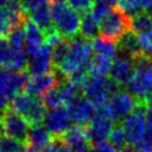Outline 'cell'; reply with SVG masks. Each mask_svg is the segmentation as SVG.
Returning a JSON list of instances; mask_svg holds the SVG:
<instances>
[{
    "label": "cell",
    "mask_w": 152,
    "mask_h": 152,
    "mask_svg": "<svg viewBox=\"0 0 152 152\" xmlns=\"http://www.w3.org/2000/svg\"><path fill=\"white\" fill-rule=\"evenodd\" d=\"M93 49L90 40L83 37H75L69 40V50L64 59L55 68L58 75L66 77L68 75L81 70H89V62L91 59Z\"/></svg>",
    "instance_id": "1"
},
{
    "label": "cell",
    "mask_w": 152,
    "mask_h": 152,
    "mask_svg": "<svg viewBox=\"0 0 152 152\" xmlns=\"http://www.w3.org/2000/svg\"><path fill=\"white\" fill-rule=\"evenodd\" d=\"M119 89L120 86L110 77L96 75L93 72H88L81 84L82 94L94 106L106 103L107 100Z\"/></svg>",
    "instance_id": "2"
},
{
    "label": "cell",
    "mask_w": 152,
    "mask_h": 152,
    "mask_svg": "<svg viewBox=\"0 0 152 152\" xmlns=\"http://www.w3.org/2000/svg\"><path fill=\"white\" fill-rule=\"evenodd\" d=\"M50 11L53 27L62 37L66 39H72L78 36L81 25V17L78 12L72 10L64 1L51 4Z\"/></svg>",
    "instance_id": "3"
},
{
    "label": "cell",
    "mask_w": 152,
    "mask_h": 152,
    "mask_svg": "<svg viewBox=\"0 0 152 152\" xmlns=\"http://www.w3.org/2000/svg\"><path fill=\"white\" fill-rule=\"evenodd\" d=\"M133 62L134 70L126 86L129 94L138 100H144L152 91V63L145 56H140Z\"/></svg>",
    "instance_id": "4"
},
{
    "label": "cell",
    "mask_w": 152,
    "mask_h": 152,
    "mask_svg": "<svg viewBox=\"0 0 152 152\" xmlns=\"http://www.w3.org/2000/svg\"><path fill=\"white\" fill-rule=\"evenodd\" d=\"M10 107L15 113L25 118L30 126L42 124L46 113V107L43 101L25 91L15 94L10 102Z\"/></svg>",
    "instance_id": "5"
},
{
    "label": "cell",
    "mask_w": 152,
    "mask_h": 152,
    "mask_svg": "<svg viewBox=\"0 0 152 152\" xmlns=\"http://www.w3.org/2000/svg\"><path fill=\"white\" fill-rule=\"evenodd\" d=\"M100 34L118 42L126 32L131 30V17H128L118 5L112 6L109 12L99 23Z\"/></svg>",
    "instance_id": "6"
},
{
    "label": "cell",
    "mask_w": 152,
    "mask_h": 152,
    "mask_svg": "<svg viewBox=\"0 0 152 152\" xmlns=\"http://www.w3.org/2000/svg\"><path fill=\"white\" fill-rule=\"evenodd\" d=\"M139 100L135 99L132 94L119 89L106 102L108 115L114 122L122 121L134 110Z\"/></svg>",
    "instance_id": "7"
},
{
    "label": "cell",
    "mask_w": 152,
    "mask_h": 152,
    "mask_svg": "<svg viewBox=\"0 0 152 152\" xmlns=\"http://www.w3.org/2000/svg\"><path fill=\"white\" fill-rule=\"evenodd\" d=\"M0 127L4 135L17 139L21 142H26V138L30 129V124L20 114L13 109L7 108L0 115Z\"/></svg>",
    "instance_id": "8"
},
{
    "label": "cell",
    "mask_w": 152,
    "mask_h": 152,
    "mask_svg": "<svg viewBox=\"0 0 152 152\" xmlns=\"http://www.w3.org/2000/svg\"><path fill=\"white\" fill-rule=\"evenodd\" d=\"M146 109L147 106L142 100H139L134 110L122 120V129L126 134L127 141L131 144L137 142L146 131Z\"/></svg>",
    "instance_id": "9"
},
{
    "label": "cell",
    "mask_w": 152,
    "mask_h": 152,
    "mask_svg": "<svg viewBox=\"0 0 152 152\" xmlns=\"http://www.w3.org/2000/svg\"><path fill=\"white\" fill-rule=\"evenodd\" d=\"M28 74L26 70L13 71L7 68H0V96L7 97L10 101L20 91H24Z\"/></svg>",
    "instance_id": "10"
},
{
    "label": "cell",
    "mask_w": 152,
    "mask_h": 152,
    "mask_svg": "<svg viewBox=\"0 0 152 152\" xmlns=\"http://www.w3.org/2000/svg\"><path fill=\"white\" fill-rule=\"evenodd\" d=\"M63 152H89L90 142L86 135L84 127L75 125L62 137L57 138Z\"/></svg>",
    "instance_id": "11"
},
{
    "label": "cell",
    "mask_w": 152,
    "mask_h": 152,
    "mask_svg": "<svg viewBox=\"0 0 152 152\" xmlns=\"http://www.w3.org/2000/svg\"><path fill=\"white\" fill-rule=\"evenodd\" d=\"M114 127V121L104 114H94L93 118L86 124L84 132L91 144L101 142L108 139L110 131Z\"/></svg>",
    "instance_id": "12"
},
{
    "label": "cell",
    "mask_w": 152,
    "mask_h": 152,
    "mask_svg": "<svg viewBox=\"0 0 152 152\" xmlns=\"http://www.w3.org/2000/svg\"><path fill=\"white\" fill-rule=\"evenodd\" d=\"M43 121H44V126L52 134L55 139L62 137L70 128V122H71L66 108H63L62 106L50 108V110L45 113Z\"/></svg>",
    "instance_id": "13"
},
{
    "label": "cell",
    "mask_w": 152,
    "mask_h": 152,
    "mask_svg": "<svg viewBox=\"0 0 152 152\" xmlns=\"http://www.w3.org/2000/svg\"><path fill=\"white\" fill-rule=\"evenodd\" d=\"M66 112L75 125L84 126L94 115V104L82 95L72 99L66 103Z\"/></svg>",
    "instance_id": "14"
},
{
    "label": "cell",
    "mask_w": 152,
    "mask_h": 152,
    "mask_svg": "<svg viewBox=\"0 0 152 152\" xmlns=\"http://www.w3.org/2000/svg\"><path fill=\"white\" fill-rule=\"evenodd\" d=\"M59 81L61 80L58 78L57 71H49L40 75H33L32 77H28L24 91L32 96L39 97L43 94H45L49 89L57 86Z\"/></svg>",
    "instance_id": "15"
},
{
    "label": "cell",
    "mask_w": 152,
    "mask_h": 152,
    "mask_svg": "<svg viewBox=\"0 0 152 152\" xmlns=\"http://www.w3.org/2000/svg\"><path fill=\"white\" fill-rule=\"evenodd\" d=\"M52 66V46L44 43L38 51L31 55L26 71L32 75H40L51 71Z\"/></svg>",
    "instance_id": "16"
},
{
    "label": "cell",
    "mask_w": 152,
    "mask_h": 152,
    "mask_svg": "<svg viewBox=\"0 0 152 152\" xmlns=\"http://www.w3.org/2000/svg\"><path fill=\"white\" fill-rule=\"evenodd\" d=\"M134 70V62L126 55L114 57L109 70V77L119 86H126Z\"/></svg>",
    "instance_id": "17"
},
{
    "label": "cell",
    "mask_w": 152,
    "mask_h": 152,
    "mask_svg": "<svg viewBox=\"0 0 152 152\" xmlns=\"http://www.w3.org/2000/svg\"><path fill=\"white\" fill-rule=\"evenodd\" d=\"M53 141H55V138L46 129V127L38 124V125L30 126L25 145L34 148L36 151H42L45 147H48L50 144H52Z\"/></svg>",
    "instance_id": "18"
},
{
    "label": "cell",
    "mask_w": 152,
    "mask_h": 152,
    "mask_svg": "<svg viewBox=\"0 0 152 152\" xmlns=\"http://www.w3.org/2000/svg\"><path fill=\"white\" fill-rule=\"evenodd\" d=\"M25 51L27 55H32L40 49V46L45 43V34L44 32L30 19L25 21Z\"/></svg>",
    "instance_id": "19"
},
{
    "label": "cell",
    "mask_w": 152,
    "mask_h": 152,
    "mask_svg": "<svg viewBox=\"0 0 152 152\" xmlns=\"http://www.w3.org/2000/svg\"><path fill=\"white\" fill-rule=\"evenodd\" d=\"M28 18L31 21H33L44 33L53 28V23H52V17H51V11L48 5V2L31 10L27 12Z\"/></svg>",
    "instance_id": "20"
},
{
    "label": "cell",
    "mask_w": 152,
    "mask_h": 152,
    "mask_svg": "<svg viewBox=\"0 0 152 152\" xmlns=\"http://www.w3.org/2000/svg\"><path fill=\"white\" fill-rule=\"evenodd\" d=\"M118 42H119V50L122 52V55L128 56L133 61L137 59L138 57L142 56L140 45L138 42V36L132 30L126 32Z\"/></svg>",
    "instance_id": "21"
},
{
    "label": "cell",
    "mask_w": 152,
    "mask_h": 152,
    "mask_svg": "<svg viewBox=\"0 0 152 152\" xmlns=\"http://www.w3.org/2000/svg\"><path fill=\"white\" fill-rule=\"evenodd\" d=\"M27 63H28V57L23 48H11L5 68L13 71L26 70Z\"/></svg>",
    "instance_id": "22"
},
{
    "label": "cell",
    "mask_w": 152,
    "mask_h": 152,
    "mask_svg": "<svg viewBox=\"0 0 152 152\" xmlns=\"http://www.w3.org/2000/svg\"><path fill=\"white\" fill-rule=\"evenodd\" d=\"M90 45L93 49V52H95V55H102V56H107L109 58H114L118 46L115 44V42L100 36V37H95L94 39L90 40Z\"/></svg>",
    "instance_id": "23"
},
{
    "label": "cell",
    "mask_w": 152,
    "mask_h": 152,
    "mask_svg": "<svg viewBox=\"0 0 152 152\" xmlns=\"http://www.w3.org/2000/svg\"><path fill=\"white\" fill-rule=\"evenodd\" d=\"M80 33L81 37L91 40L100 33V26L99 21L91 15L90 12H87L81 18V25H80Z\"/></svg>",
    "instance_id": "24"
},
{
    "label": "cell",
    "mask_w": 152,
    "mask_h": 152,
    "mask_svg": "<svg viewBox=\"0 0 152 152\" xmlns=\"http://www.w3.org/2000/svg\"><path fill=\"white\" fill-rule=\"evenodd\" d=\"M112 61H113V58H109L107 56L95 55L94 57H91V59L89 62V72L107 76L109 74V70L112 66Z\"/></svg>",
    "instance_id": "25"
},
{
    "label": "cell",
    "mask_w": 152,
    "mask_h": 152,
    "mask_svg": "<svg viewBox=\"0 0 152 152\" xmlns=\"http://www.w3.org/2000/svg\"><path fill=\"white\" fill-rule=\"evenodd\" d=\"M152 28V15L146 11L131 17V30L134 33H140Z\"/></svg>",
    "instance_id": "26"
},
{
    "label": "cell",
    "mask_w": 152,
    "mask_h": 152,
    "mask_svg": "<svg viewBox=\"0 0 152 152\" xmlns=\"http://www.w3.org/2000/svg\"><path fill=\"white\" fill-rule=\"evenodd\" d=\"M42 101L48 108H55L64 104V100L62 96V91L59 89V86H55L53 88L49 89L45 94L42 95Z\"/></svg>",
    "instance_id": "27"
},
{
    "label": "cell",
    "mask_w": 152,
    "mask_h": 152,
    "mask_svg": "<svg viewBox=\"0 0 152 152\" xmlns=\"http://www.w3.org/2000/svg\"><path fill=\"white\" fill-rule=\"evenodd\" d=\"M25 37H26V32H25V23H24L23 25L13 27L7 34L6 40L11 48H23L25 43Z\"/></svg>",
    "instance_id": "28"
},
{
    "label": "cell",
    "mask_w": 152,
    "mask_h": 152,
    "mask_svg": "<svg viewBox=\"0 0 152 152\" xmlns=\"http://www.w3.org/2000/svg\"><path fill=\"white\" fill-rule=\"evenodd\" d=\"M137 36H138V42H139L142 56L151 59L152 58V28L140 32Z\"/></svg>",
    "instance_id": "29"
},
{
    "label": "cell",
    "mask_w": 152,
    "mask_h": 152,
    "mask_svg": "<svg viewBox=\"0 0 152 152\" xmlns=\"http://www.w3.org/2000/svg\"><path fill=\"white\" fill-rule=\"evenodd\" d=\"M108 140L116 150H121L124 146H126L127 138H126V134L120 125H116L113 127V129L110 131V133L108 135Z\"/></svg>",
    "instance_id": "30"
},
{
    "label": "cell",
    "mask_w": 152,
    "mask_h": 152,
    "mask_svg": "<svg viewBox=\"0 0 152 152\" xmlns=\"http://www.w3.org/2000/svg\"><path fill=\"white\" fill-rule=\"evenodd\" d=\"M24 146V142L6 135L0 139V152H20Z\"/></svg>",
    "instance_id": "31"
},
{
    "label": "cell",
    "mask_w": 152,
    "mask_h": 152,
    "mask_svg": "<svg viewBox=\"0 0 152 152\" xmlns=\"http://www.w3.org/2000/svg\"><path fill=\"white\" fill-rule=\"evenodd\" d=\"M110 7H112V6L107 5L106 2H103V1H101V0H94V4H93V6H91V8H90L89 12H90L91 15L100 23L101 19L109 12Z\"/></svg>",
    "instance_id": "32"
},
{
    "label": "cell",
    "mask_w": 152,
    "mask_h": 152,
    "mask_svg": "<svg viewBox=\"0 0 152 152\" xmlns=\"http://www.w3.org/2000/svg\"><path fill=\"white\" fill-rule=\"evenodd\" d=\"M66 1L72 10H75L81 14L89 12L94 4V0H66Z\"/></svg>",
    "instance_id": "33"
},
{
    "label": "cell",
    "mask_w": 152,
    "mask_h": 152,
    "mask_svg": "<svg viewBox=\"0 0 152 152\" xmlns=\"http://www.w3.org/2000/svg\"><path fill=\"white\" fill-rule=\"evenodd\" d=\"M89 152H116V148L109 141L104 140L101 142L93 144V146H90Z\"/></svg>",
    "instance_id": "34"
},
{
    "label": "cell",
    "mask_w": 152,
    "mask_h": 152,
    "mask_svg": "<svg viewBox=\"0 0 152 152\" xmlns=\"http://www.w3.org/2000/svg\"><path fill=\"white\" fill-rule=\"evenodd\" d=\"M10 45L5 38H0V68H5L8 53H10Z\"/></svg>",
    "instance_id": "35"
},
{
    "label": "cell",
    "mask_w": 152,
    "mask_h": 152,
    "mask_svg": "<svg viewBox=\"0 0 152 152\" xmlns=\"http://www.w3.org/2000/svg\"><path fill=\"white\" fill-rule=\"evenodd\" d=\"M19 1H20L21 6L24 7V10L26 12H28V11H31V10H33V8L38 7V6L48 2V0H19Z\"/></svg>",
    "instance_id": "36"
},
{
    "label": "cell",
    "mask_w": 152,
    "mask_h": 152,
    "mask_svg": "<svg viewBox=\"0 0 152 152\" xmlns=\"http://www.w3.org/2000/svg\"><path fill=\"white\" fill-rule=\"evenodd\" d=\"M42 152H63V151H62L59 141L57 139H55V141L52 144H50L48 147H45L44 150H42Z\"/></svg>",
    "instance_id": "37"
},
{
    "label": "cell",
    "mask_w": 152,
    "mask_h": 152,
    "mask_svg": "<svg viewBox=\"0 0 152 152\" xmlns=\"http://www.w3.org/2000/svg\"><path fill=\"white\" fill-rule=\"evenodd\" d=\"M142 101L145 102V104H146L148 108H152V91H151V93H150Z\"/></svg>",
    "instance_id": "38"
},
{
    "label": "cell",
    "mask_w": 152,
    "mask_h": 152,
    "mask_svg": "<svg viewBox=\"0 0 152 152\" xmlns=\"http://www.w3.org/2000/svg\"><path fill=\"white\" fill-rule=\"evenodd\" d=\"M119 152H137V150L134 148V147H132V146H124L121 150H119Z\"/></svg>",
    "instance_id": "39"
},
{
    "label": "cell",
    "mask_w": 152,
    "mask_h": 152,
    "mask_svg": "<svg viewBox=\"0 0 152 152\" xmlns=\"http://www.w3.org/2000/svg\"><path fill=\"white\" fill-rule=\"evenodd\" d=\"M101 1L106 2V4H107V5H109V6H116V5L119 4V1H120V0H101Z\"/></svg>",
    "instance_id": "40"
},
{
    "label": "cell",
    "mask_w": 152,
    "mask_h": 152,
    "mask_svg": "<svg viewBox=\"0 0 152 152\" xmlns=\"http://www.w3.org/2000/svg\"><path fill=\"white\" fill-rule=\"evenodd\" d=\"M20 152H38V151H36L34 148H32V147H30V146L25 145V146L23 147V150H21Z\"/></svg>",
    "instance_id": "41"
},
{
    "label": "cell",
    "mask_w": 152,
    "mask_h": 152,
    "mask_svg": "<svg viewBox=\"0 0 152 152\" xmlns=\"http://www.w3.org/2000/svg\"><path fill=\"white\" fill-rule=\"evenodd\" d=\"M8 2V0H0V7H4L6 6V4Z\"/></svg>",
    "instance_id": "42"
},
{
    "label": "cell",
    "mask_w": 152,
    "mask_h": 152,
    "mask_svg": "<svg viewBox=\"0 0 152 152\" xmlns=\"http://www.w3.org/2000/svg\"><path fill=\"white\" fill-rule=\"evenodd\" d=\"M64 0H49L50 4H55V2H63Z\"/></svg>",
    "instance_id": "43"
},
{
    "label": "cell",
    "mask_w": 152,
    "mask_h": 152,
    "mask_svg": "<svg viewBox=\"0 0 152 152\" xmlns=\"http://www.w3.org/2000/svg\"><path fill=\"white\" fill-rule=\"evenodd\" d=\"M1 137H2V132H1V127H0V139H1Z\"/></svg>",
    "instance_id": "44"
},
{
    "label": "cell",
    "mask_w": 152,
    "mask_h": 152,
    "mask_svg": "<svg viewBox=\"0 0 152 152\" xmlns=\"http://www.w3.org/2000/svg\"><path fill=\"white\" fill-rule=\"evenodd\" d=\"M150 61H151V63H152V58H151V59H150Z\"/></svg>",
    "instance_id": "45"
}]
</instances>
